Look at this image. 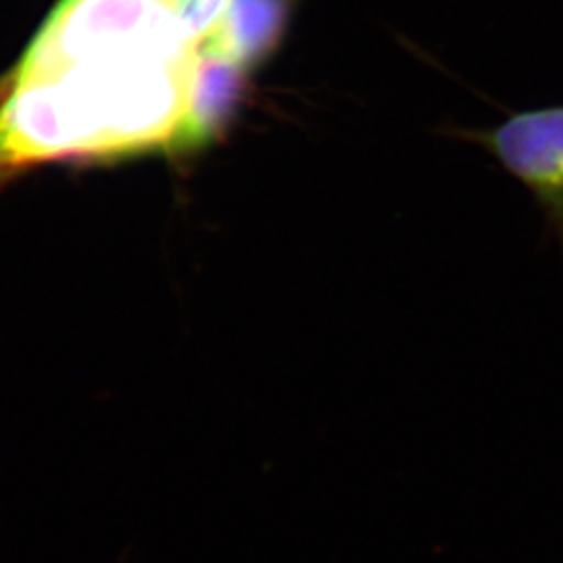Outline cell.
Listing matches in <instances>:
<instances>
[{
	"label": "cell",
	"mask_w": 563,
	"mask_h": 563,
	"mask_svg": "<svg viewBox=\"0 0 563 563\" xmlns=\"http://www.w3.org/2000/svg\"><path fill=\"white\" fill-rule=\"evenodd\" d=\"M167 2L174 7V4H176V2H180V0H167Z\"/></svg>",
	"instance_id": "cell-5"
},
{
	"label": "cell",
	"mask_w": 563,
	"mask_h": 563,
	"mask_svg": "<svg viewBox=\"0 0 563 563\" xmlns=\"http://www.w3.org/2000/svg\"><path fill=\"white\" fill-rule=\"evenodd\" d=\"M290 15V0H234L222 23L199 48L234 60L249 74L278 48Z\"/></svg>",
	"instance_id": "cell-3"
},
{
	"label": "cell",
	"mask_w": 563,
	"mask_h": 563,
	"mask_svg": "<svg viewBox=\"0 0 563 563\" xmlns=\"http://www.w3.org/2000/svg\"><path fill=\"white\" fill-rule=\"evenodd\" d=\"M478 141L534 195L563 242V104L516 113Z\"/></svg>",
	"instance_id": "cell-1"
},
{
	"label": "cell",
	"mask_w": 563,
	"mask_h": 563,
	"mask_svg": "<svg viewBox=\"0 0 563 563\" xmlns=\"http://www.w3.org/2000/svg\"><path fill=\"white\" fill-rule=\"evenodd\" d=\"M244 76L246 71L234 60L197 46L186 86L184 113L169 142L172 153H195L222 136L239 109Z\"/></svg>",
	"instance_id": "cell-2"
},
{
	"label": "cell",
	"mask_w": 563,
	"mask_h": 563,
	"mask_svg": "<svg viewBox=\"0 0 563 563\" xmlns=\"http://www.w3.org/2000/svg\"><path fill=\"white\" fill-rule=\"evenodd\" d=\"M234 0H180L174 4L186 41L199 46L220 23Z\"/></svg>",
	"instance_id": "cell-4"
}]
</instances>
